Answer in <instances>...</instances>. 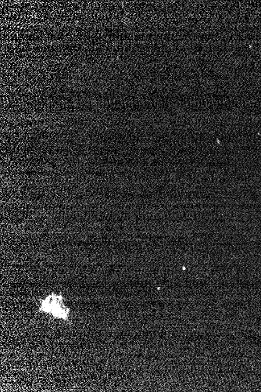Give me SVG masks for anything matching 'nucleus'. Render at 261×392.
Returning <instances> with one entry per match:
<instances>
[{
  "mask_svg": "<svg viewBox=\"0 0 261 392\" xmlns=\"http://www.w3.org/2000/svg\"><path fill=\"white\" fill-rule=\"evenodd\" d=\"M40 311L50 314L56 319L67 320L69 316L70 310L64 306V299L61 295L52 294L46 297L42 302Z\"/></svg>",
  "mask_w": 261,
  "mask_h": 392,
  "instance_id": "nucleus-1",
  "label": "nucleus"
}]
</instances>
